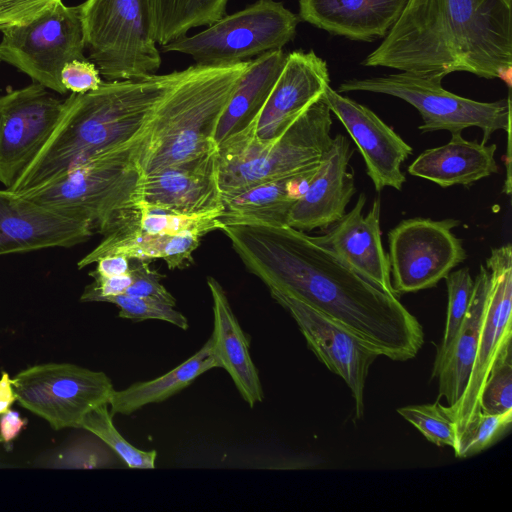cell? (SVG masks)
Segmentation results:
<instances>
[{
    "instance_id": "cell-1",
    "label": "cell",
    "mask_w": 512,
    "mask_h": 512,
    "mask_svg": "<svg viewBox=\"0 0 512 512\" xmlns=\"http://www.w3.org/2000/svg\"><path fill=\"white\" fill-rule=\"evenodd\" d=\"M247 270L337 321L394 361L414 358L424 344L416 317L400 302L288 225L225 224L220 229Z\"/></svg>"
},
{
    "instance_id": "cell-2",
    "label": "cell",
    "mask_w": 512,
    "mask_h": 512,
    "mask_svg": "<svg viewBox=\"0 0 512 512\" xmlns=\"http://www.w3.org/2000/svg\"><path fill=\"white\" fill-rule=\"evenodd\" d=\"M505 0H408L361 62L443 80L453 72L512 80V12Z\"/></svg>"
},
{
    "instance_id": "cell-3",
    "label": "cell",
    "mask_w": 512,
    "mask_h": 512,
    "mask_svg": "<svg viewBox=\"0 0 512 512\" xmlns=\"http://www.w3.org/2000/svg\"><path fill=\"white\" fill-rule=\"evenodd\" d=\"M181 71L103 81L95 90L71 93L56 126L31 164L9 189L23 193L102 151L138 144Z\"/></svg>"
},
{
    "instance_id": "cell-4",
    "label": "cell",
    "mask_w": 512,
    "mask_h": 512,
    "mask_svg": "<svg viewBox=\"0 0 512 512\" xmlns=\"http://www.w3.org/2000/svg\"><path fill=\"white\" fill-rule=\"evenodd\" d=\"M249 61L182 70L135 148L141 175L218 150L219 120Z\"/></svg>"
},
{
    "instance_id": "cell-5",
    "label": "cell",
    "mask_w": 512,
    "mask_h": 512,
    "mask_svg": "<svg viewBox=\"0 0 512 512\" xmlns=\"http://www.w3.org/2000/svg\"><path fill=\"white\" fill-rule=\"evenodd\" d=\"M332 117L322 95L276 140L255 138L253 123L218 146L222 195L318 167L330 149Z\"/></svg>"
},
{
    "instance_id": "cell-6",
    "label": "cell",
    "mask_w": 512,
    "mask_h": 512,
    "mask_svg": "<svg viewBox=\"0 0 512 512\" xmlns=\"http://www.w3.org/2000/svg\"><path fill=\"white\" fill-rule=\"evenodd\" d=\"M137 146L123 145L94 154L56 178L18 194L62 216L88 222L94 232L104 235L135 203L141 175L134 160Z\"/></svg>"
},
{
    "instance_id": "cell-7",
    "label": "cell",
    "mask_w": 512,
    "mask_h": 512,
    "mask_svg": "<svg viewBox=\"0 0 512 512\" xmlns=\"http://www.w3.org/2000/svg\"><path fill=\"white\" fill-rule=\"evenodd\" d=\"M88 59L107 81L137 79L159 69L148 0H86L79 5Z\"/></svg>"
},
{
    "instance_id": "cell-8",
    "label": "cell",
    "mask_w": 512,
    "mask_h": 512,
    "mask_svg": "<svg viewBox=\"0 0 512 512\" xmlns=\"http://www.w3.org/2000/svg\"><path fill=\"white\" fill-rule=\"evenodd\" d=\"M371 92L404 100L420 113L423 132L447 130L451 134L468 127L483 132L482 143L498 131L511 130V102L500 99L480 102L456 95L442 86V80L411 72L399 71L378 77L353 78L343 81L337 92Z\"/></svg>"
},
{
    "instance_id": "cell-9",
    "label": "cell",
    "mask_w": 512,
    "mask_h": 512,
    "mask_svg": "<svg viewBox=\"0 0 512 512\" xmlns=\"http://www.w3.org/2000/svg\"><path fill=\"white\" fill-rule=\"evenodd\" d=\"M299 20L282 2L257 0L197 34L161 47L163 52L187 54L197 65L234 64L282 49L294 39Z\"/></svg>"
},
{
    "instance_id": "cell-10",
    "label": "cell",
    "mask_w": 512,
    "mask_h": 512,
    "mask_svg": "<svg viewBox=\"0 0 512 512\" xmlns=\"http://www.w3.org/2000/svg\"><path fill=\"white\" fill-rule=\"evenodd\" d=\"M84 50L79 5L59 1L31 22L2 31L0 60L63 95L68 91L61 82L62 69L73 60L86 59Z\"/></svg>"
},
{
    "instance_id": "cell-11",
    "label": "cell",
    "mask_w": 512,
    "mask_h": 512,
    "mask_svg": "<svg viewBox=\"0 0 512 512\" xmlns=\"http://www.w3.org/2000/svg\"><path fill=\"white\" fill-rule=\"evenodd\" d=\"M12 384L17 402L56 431L81 428L85 416L108 404L115 391L104 372L71 363L30 366L18 372Z\"/></svg>"
},
{
    "instance_id": "cell-12",
    "label": "cell",
    "mask_w": 512,
    "mask_h": 512,
    "mask_svg": "<svg viewBox=\"0 0 512 512\" xmlns=\"http://www.w3.org/2000/svg\"><path fill=\"white\" fill-rule=\"evenodd\" d=\"M457 219L410 218L388 233L391 284L396 295L435 287L467 255L452 229Z\"/></svg>"
},
{
    "instance_id": "cell-13",
    "label": "cell",
    "mask_w": 512,
    "mask_h": 512,
    "mask_svg": "<svg viewBox=\"0 0 512 512\" xmlns=\"http://www.w3.org/2000/svg\"><path fill=\"white\" fill-rule=\"evenodd\" d=\"M63 101L33 82L0 95V183L10 189L37 156Z\"/></svg>"
},
{
    "instance_id": "cell-14",
    "label": "cell",
    "mask_w": 512,
    "mask_h": 512,
    "mask_svg": "<svg viewBox=\"0 0 512 512\" xmlns=\"http://www.w3.org/2000/svg\"><path fill=\"white\" fill-rule=\"evenodd\" d=\"M486 268L490 273V287L475 360L461 398L456 405L449 406L456 421L458 435L481 411L479 402L484 383L501 352L511 343V245L493 248L486 259Z\"/></svg>"
},
{
    "instance_id": "cell-15",
    "label": "cell",
    "mask_w": 512,
    "mask_h": 512,
    "mask_svg": "<svg viewBox=\"0 0 512 512\" xmlns=\"http://www.w3.org/2000/svg\"><path fill=\"white\" fill-rule=\"evenodd\" d=\"M271 297L295 320L308 347L351 391L355 417L364 414V387L369 368L381 354L349 329L301 300L275 288Z\"/></svg>"
},
{
    "instance_id": "cell-16",
    "label": "cell",
    "mask_w": 512,
    "mask_h": 512,
    "mask_svg": "<svg viewBox=\"0 0 512 512\" xmlns=\"http://www.w3.org/2000/svg\"><path fill=\"white\" fill-rule=\"evenodd\" d=\"M322 98L356 143L367 175L380 192L385 187L401 190L406 180L401 170L412 147L371 109L327 86Z\"/></svg>"
},
{
    "instance_id": "cell-17",
    "label": "cell",
    "mask_w": 512,
    "mask_h": 512,
    "mask_svg": "<svg viewBox=\"0 0 512 512\" xmlns=\"http://www.w3.org/2000/svg\"><path fill=\"white\" fill-rule=\"evenodd\" d=\"M134 202L186 215L223 213L218 150L140 175Z\"/></svg>"
},
{
    "instance_id": "cell-18",
    "label": "cell",
    "mask_w": 512,
    "mask_h": 512,
    "mask_svg": "<svg viewBox=\"0 0 512 512\" xmlns=\"http://www.w3.org/2000/svg\"><path fill=\"white\" fill-rule=\"evenodd\" d=\"M94 233L88 222L62 216L7 188L0 189V256L70 248Z\"/></svg>"
},
{
    "instance_id": "cell-19",
    "label": "cell",
    "mask_w": 512,
    "mask_h": 512,
    "mask_svg": "<svg viewBox=\"0 0 512 512\" xmlns=\"http://www.w3.org/2000/svg\"><path fill=\"white\" fill-rule=\"evenodd\" d=\"M330 85L327 63L313 50L287 54L285 64L253 122V134L261 142L278 139Z\"/></svg>"
},
{
    "instance_id": "cell-20",
    "label": "cell",
    "mask_w": 512,
    "mask_h": 512,
    "mask_svg": "<svg viewBox=\"0 0 512 512\" xmlns=\"http://www.w3.org/2000/svg\"><path fill=\"white\" fill-rule=\"evenodd\" d=\"M366 196L361 193L354 207L345 213L325 234L311 236L354 272L383 291L394 294L388 255L381 242L380 198L374 199L366 216Z\"/></svg>"
},
{
    "instance_id": "cell-21",
    "label": "cell",
    "mask_w": 512,
    "mask_h": 512,
    "mask_svg": "<svg viewBox=\"0 0 512 512\" xmlns=\"http://www.w3.org/2000/svg\"><path fill=\"white\" fill-rule=\"evenodd\" d=\"M352 154L349 140L342 134L336 135L305 192L294 203L288 226L303 232L323 229L346 213L356 192L354 173L348 171Z\"/></svg>"
},
{
    "instance_id": "cell-22",
    "label": "cell",
    "mask_w": 512,
    "mask_h": 512,
    "mask_svg": "<svg viewBox=\"0 0 512 512\" xmlns=\"http://www.w3.org/2000/svg\"><path fill=\"white\" fill-rule=\"evenodd\" d=\"M408 0H298L300 20L354 41L383 39Z\"/></svg>"
},
{
    "instance_id": "cell-23",
    "label": "cell",
    "mask_w": 512,
    "mask_h": 512,
    "mask_svg": "<svg viewBox=\"0 0 512 512\" xmlns=\"http://www.w3.org/2000/svg\"><path fill=\"white\" fill-rule=\"evenodd\" d=\"M212 297V351L219 367L226 370L243 400L252 408L264 399L257 368L251 358L250 341L241 328L222 285L207 277Z\"/></svg>"
},
{
    "instance_id": "cell-24",
    "label": "cell",
    "mask_w": 512,
    "mask_h": 512,
    "mask_svg": "<svg viewBox=\"0 0 512 512\" xmlns=\"http://www.w3.org/2000/svg\"><path fill=\"white\" fill-rule=\"evenodd\" d=\"M496 150V144L468 141L457 132L448 143L423 151L407 171L443 188L469 186L498 172Z\"/></svg>"
},
{
    "instance_id": "cell-25",
    "label": "cell",
    "mask_w": 512,
    "mask_h": 512,
    "mask_svg": "<svg viewBox=\"0 0 512 512\" xmlns=\"http://www.w3.org/2000/svg\"><path fill=\"white\" fill-rule=\"evenodd\" d=\"M489 287V270L480 265L463 324L445 352L434 360L432 378H438V399L444 398L450 407L461 398L471 373Z\"/></svg>"
},
{
    "instance_id": "cell-26",
    "label": "cell",
    "mask_w": 512,
    "mask_h": 512,
    "mask_svg": "<svg viewBox=\"0 0 512 512\" xmlns=\"http://www.w3.org/2000/svg\"><path fill=\"white\" fill-rule=\"evenodd\" d=\"M319 166L223 195L224 211L220 216L222 225H288V216L294 203L305 192Z\"/></svg>"
},
{
    "instance_id": "cell-27",
    "label": "cell",
    "mask_w": 512,
    "mask_h": 512,
    "mask_svg": "<svg viewBox=\"0 0 512 512\" xmlns=\"http://www.w3.org/2000/svg\"><path fill=\"white\" fill-rule=\"evenodd\" d=\"M100 243L81 258L78 269H83L105 255L122 254L129 259H162L170 270L182 269L193 262V252L200 244L202 234H149L131 227H118L103 235Z\"/></svg>"
},
{
    "instance_id": "cell-28",
    "label": "cell",
    "mask_w": 512,
    "mask_h": 512,
    "mask_svg": "<svg viewBox=\"0 0 512 512\" xmlns=\"http://www.w3.org/2000/svg\"><path fill=\"white\" fill-rule=\"evenodd\" d=\"M286 58L287 53L277 49L249 61L219 120L215 134L218 146L256 120Z\"/></svg>"
},
{
    "instance_id": "cell-29",
    "label": "cell",
    "mask_w": 512,
    "mask_h": 512,
    "mask_svg": "<svg viewBox=\"0 0 512 512\" xmlns=\"http://www.w3.org/2000/svg\"><path fill=\"white\" fill-rule=\"evenodd\" d=\"M214 368L220 367L209 338L196 353L164 375L115 390L108 403L110 414L128 416L146 405L163 402Z\"/></svg>"
},
{
    "instance_id": "cell-30",
    "label": "cell",
    "mask_w": 512,
    "mask_h": 512,
    "mask_svg": "<svg viewBox=\"0 0 512 512\" xmlns=\"http://www.w3.org/2000/svg\"><path fill=\"white\" fill-rule=\"evenodd\" d=\"M153 36L163 46L226 15L229 0H148Z\"/></svg>"
},
{
    "instance_id": "cell-31",
    "label": "cell",
    "mask_w": 512,
    "mask_h": 512,
    "mask_svg": "<svg viewBox=\"0 0 512 512\" xmlns=\"http://www.w3.org/2000/svg\"><path fill=\"white\" fill-rule=\"evenodd\" d=\"M81 429L99 438L128 468L153 469L156 467V450L144 451L130 444L116 429L108 404L90 411L83 419Z\"/></svg>"
},
{
    "instance_id": "cell-32",
    "label": "cell",
    "mask_w": 512,
    "mask_h": 512,
    "mask_svg": "<svg viewBox=\"0 0 512 512\" xmlns=\"http://www.w3.org/2000/svg\"><path fill=\"white\" fill-rule=\"evenodd\" d=\"M429 442L439 446H457L456 421L450 407L437 399L434 403L409 405L397 409Z\"/></svg>"
},
{
    "instance_id": "cell-33",
    "label": "cell",
    "mask_w": 512,
    "mask_h": 512,
    "mask_svg": "<svg viewBox=\"0 0 512 512\" xmlns=\"http://www.w3.org/2000/svg\"><path fill=\"white\" fill-rule=\"evenodd\" d=\"M512 410L501 414L480 411L458 435L455 456H474L498 442L510 429Z\"/></svg>"
},
{
    "instance_id": "cell-34",
    "label": "cell",
    "mask_w": 512,
    "mask_h": 512,
    "mask_svg": "<svg viewBox=\"0 0 512 512\" xmlns=\"http://www.w3.org/2000/svg\"><path fill=\"white\" fill-rule=\"evenodd\" d=\"M444 279L448 292L447 314L443 338L438 346L436 357L445 352L459 332L474 289V280L468 268L451 271Z\"/></svg>"
},
{
    "instance_id": "cell-35",
    "label": "cell",
    "mask_w": 512,
    "mask_h": 512,
    "mask_svg": "<svg viewBox=\"0 0 512 512\" xmlns=\"http://www.w3.org/2000/svg\"><path fill=\"white\" fill-rule=\"evenodd\" d=\"M480 410L501 414L512 410V343L501 352L484 383Z\"/></svg>"
},
{
    "instance_id": "cell-36",
    "label": "cell",
    "mask_w": 512,
    "mask_h": 512,
    "mask_svg": "<svg viewBox=\"0 0 512 512\" xmlns=\"http://www.w3.org/2000/svg\"><path fill=\"white\" fill-rule=\"evenodd\" d=\"M103 302L118 307L120 318L135 322L161 320L177 326L182 330L189 328L187 318L172 305L142 297L121 294L106 298Z\"/></svg>"
},
{
    "instance_id": "cell-37",
    "label": "cell",
    "mask_w": 512,
    "mask_h": 512,
    "mask_svg": "<svg viewBox=\"0 0 512 512\" xmlns=\"http://www.w3.org/2000/svg\"><path fill=\"white\" fill-rule=\"evenodd\" d=\"M129 272L132 282L124 294L175 306L176 299L160 282L163 275L152 269L148 260L130 259Z\"/></svg>"
},
{
    "instance_id": "cell-38",
    "label": "cell",
    "mask_w": 512,
    "mask_h": 512,
    "mask_svg": "<svg viewBox=\"0 0 512 512\" xmlns=\"http://www.w3.org/2000/svg\"><path fill=\"white\" fill-rule=\"evenodd\" d=\"M62 0H0V31L25 25Z\"/></svg>"
},
{
    "instance_id": "cell-39",
    "label": "cell",
    "mask_w": 512,
    "mask_h": 512,
    "mask_svg": "<svg viewBox=\"0 0 512 512\" xmlns=\"http://www.w3.org/2000/svg\"><path fill=\"white\" fill-rule=\"evenodd\" d=\"M61 82L71 93H86L97 89L103 82L100 72L88 58L67 63L61 72Z\"/></svg>"
},
{
    "instance_id": "cell-40",
    "label": "cell",
    "mask_w": 512,
    "mask_h": 512,
    "mask_svg": "<svg viewBox=\"0 0 512 512\" xmlns=\"http://www.w3.org/2000/svg\"><path fill=\"white\" fill-rule=\"evenodd\" d=\"M93 282L87 285L80 297L81 302H103L106 298L124 294L132 282L130 272L117 276H91Z\"/></svg>"
},
{
    "instance_id": "cell-41",
    "label": "cell",
    "mask_w": 512,
    "mask_h": 512,
    "mask_svg": "<svg viewBox=\"0 0 512 512\" xmlns=\"http://www.w3.org/2000/svg\"><path fill=\"white\" fill-rule=\"evenodd\" d=\"M130 259L122 254H109L99 258L96 268L89 273L90 276H117L129 272Z\"/></svg>"
},
{
    "instance_id": "cell-42",
    "label": "cell",
    "mask_w": 512,
    "mask_h": 512,
    "mask_svg": "<svg viewBox=\"0 0 512 512\" xmlns=\"http://www.w3.org/2000/svg\"><path fill=\"white\" fill-rule=\"evenodd\" d=\"M27 419L22 418L20 414L9 409L0 415V438L5 444L15 440L27 425Z\"/></svg>"
},
{
    "instance_id": "cell-43",
    "label": "cell",
    "mask_w": 512,
    "mask_h": 512,
    "mask_svg": "<svg viewBox=\"0 0 512 512\" xmlns=\"http://www.w3.org/2000/svg\"><path fill=\"white\" fill-rule=\"evenodd\" d=\"M15 401H17V397L12 378L7 372L2 371L0 378V415L7 412Z\"/></svg>"
},
{
    "instance_id": "cell-44",
    "label": "cell",
    "mask_w": 512,
    "mask_h": 512,
    "mask_svg": "<svg viewBox=\"0 0 512 512\" xmlns=\"http://www.w3.org/2000/svg\"><path fill=\"white\" fill-rule=\"evenodd\" d=\"M507 3L511 4L512 0H505Z\"/></svg>"
},
{
    "instance_id": "cell-45",
    "label": "cell",
    "mask_w": 512,
    "mask_h": 512,
    "mask_svg": "<svg viewBox=\"0 0 512 512\" xmlns=\"http://www.w3.org/2000/svg\"><path fill=\"white\" fill-rule=\"evenodd\" d=\"M0 442H2V441H1V438H0Z\"/></svg>"
},
{
    "instance_id": "cell-46",
    "label": "cell",
    "mask_w": 512,
    "mask_h": 512,
    "mask_svg": "<svg viewBox=\"0 0 512 512\" xmlns=\"http://www.w3.org/2000/svg\"><path fill=\"white\" fill-rule=\"evenodd\" d=\"M1 61V60H0Z\"/></svg>"
}]
</instances>
